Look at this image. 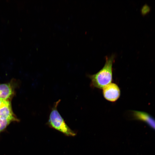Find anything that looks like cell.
<instances>
[{
  "instance_id": "1",
  "label": "cell",
  "mask_w": 155,
  "mask_h": 155,
  "mask_svg": "<svg viewBox=\"0 0 155 155\" xmlns=\"http://www.w3.org/2000/svg\"><path fill=\"white\" fill-rule=\"evenodd\" d=\"M115 55L106 57L103 67L96 73L89 75L91 80L92 86L94 87L103 89L111 83L113 78V65Z\"/></svg>"
},
{
  "instance_id": "2",
  "label": "cell",
  "mask_w": 155,
  "mask_h": 155,
  "mask_svg": "<svg viewBox=\"0 0 155 155\" xmlns=\"http://www.w3.org/2000/svg\"><path fill=\"white\" fill-rule=\"evenodd\" d=\"M60 101L61 100L59 99L54 103L49 114L47 124L50 127L62 133L67 136H75L76 133L67 125L58 111L57 107Z\"/></svg>"
},
{
  "instance_id": "3",
  "label": "cell",
  "mask_w": 155,
  "mask_h": 155,
  "mask_svg": "<svg viewBox=\"0 0 155 155\" xmlns=\"http://www.w3.org/2000/svg\"><path fill=\"white\" fill-rule=\"evenodd\" d=\"M102 93L104 98L111 102L117 101L120 95V90L116 84L111 83L103 89Z\"/></svg>"
},
{
  "instance_id": "4",
  "label": "cell",
  "mask_w": 155,
  "mask_h": 155,
  "mask_svg": "<svg viewBox=\"0 0 155 155\" xmlns=\"http://www.w3.org/2000/svg\"><path fill=\"white\" fill-rule=\"evenodd\" d=\"M0 119L9 121L11 122L20 121L13 111L11 101H7L0 107Z\"/></svg>"
},
{
  "instance_id": "5",
  "label": "cell",
  "mask_w": 155,
  "mask_h": 155,
  "mask_svg": "<svg viewBox=\"0 0 155 155\" xmlns=\"http://www.w3.org/2000/svg\"><path fill=\"white\" fill-rule=\"evenodd\" d=\"M13 85L11 83L0 84V98L11 101L14 94Z\"/></svg>"
},
{
  "instance_id": "6",
  "label": "cell",
  "mask_w": 155,
  "mask_h": 155,
  "mask_svg": "<svg viewBox=\"0 0 155 155\" xmlns=\"http://www.w3.org/2000/svg\"><path fill=\"white\" fill-rule=\"evenodd\" d=\"M135 119L145 122L155 130V119L148 114L139 111H132Z\"/></svg>"
},
{
  "instance_id": "7",
  "label": "cell",
  "mask_w": 155,
  "mask_h": 155,
  "mask_svg": "<svg viewBox=\"0 0 155 155\" xmlns=\"http://www.w3.org/2000/svg\"><path fill=\"white\" fill-rule=\"evenodd\" d=\"M11 123L9 121L0 119V134L5 131Z\"/></svg>"
},
{
  "instance_id": "8",
  "label": "cell",
  "mask_w": 155,
  "mask_h": 155,
  "mask_svg": "<svg viewBox=\"0 0 155 155\" xmlns=\"http://www.w3.org/2000/svg\"><path fill=\"white\" fill-rule=\"evenodd\" d=\"M150 10V6L147 4L144 5L141 9V12L143 15H145L149 13Z\"/></svg>"
},
{
  "instance_id": "9",
  "label": "cell",
  "mask_w": 155,
  "mask_h": 155,
  "mask_svg": "<svg viewBox=\"0 0 155 155\" xmlns=\"http://www.w3.org/2000/svg\"><path fill=\"white\" fill-rule=\"evenodd\" d=\"M7 101L5 100L0 98V107L4 104Z\"/></svg>"
}]
</instances>
